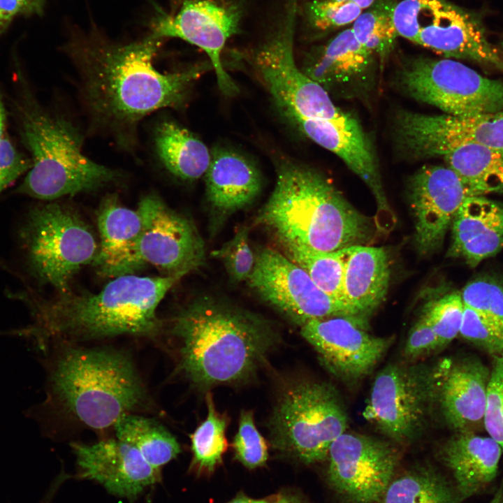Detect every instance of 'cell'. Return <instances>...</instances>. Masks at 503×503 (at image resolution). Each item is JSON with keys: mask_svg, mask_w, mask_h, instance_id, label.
<instances>
[{"mask_svg": "<svg viewBox=\"0 0 503 503\" xmlns=\"http://www.w3.org/2000/svg\"><path fill=\"white\" fill-rule=\"evenodd\" d=\"M161 41L150 34L121 44L93 31L73 34L66 45L94 124L123 147L134 145L142 119L159 109L181 106L193 82L212 67L200 64L173 73L158 71L154 59Z\"/></svg>", "mask_w": 503, "mask_h": 503, "instance_id": "1", "label": "cell"}, {"mask_svg": "<svg viewBox=\"0 0 503 503\" xmlns=\"http://www.w3.org/2000/svg\"><path fill=\"white\" fill-rule=\"evenodd\" d=\"M180 369L200 388L256 374L278 336L263 317L212 297L197 298L173 317Z\"/></svg>", "mask_w": 503, "mask_h": 503, "instance_id": "2", "label": "cell"}, {"mask_svg": "<svg viewBox=\"0 0 503 503\" xmlns=\"http://www.w3.org/2000/svg\"><path fill=\"white\" fill-rule=\"evenodd\" d=\"M257 218L284 251L332 252L365 245L376 226L322 174L291 163L279 167L274 190Z\"/></svg>", "mask_w": 503, "mask_h": 503, "instance_id": "3", "label": "cell"}, {"mask_svg": "<svg viewBox=\"0 0 503 503\" xmlns=\"http://www.w3.org/2000/svg\"><path fill=\"white\" fill-rule=\"evenodd\" d=\"M178 276L113 278L98 293L58 294L34 300V328L57 340H85L121 335L153 337L161 328L157 307Z\"/></svg>", "mask_w": 503, "mask_h": 503, "instance_id": "4", "label": "cell"}, {"mask_svg": "<svg viewBox=\"0 0 503 503\" xmlns=\"http://www.w3.org/2000/svg\"><path fill=\"white\" fill-rule=\"evenodd\" d=\"M48 399L89 428L103 430L139 408L146 393L127 354L111 349L68 347L48 370Z\"/></svg>", "mask_w": 503, "mask_h": 503, "instance_id": "5", "label": "cell"}, {"mask_svg": "<svg viewBox=\"0 0 503 503\" xmlns=\"http://www.w3.org/2000/svg\"><path fill=\"white\" fill-rule=\"evenodd\" d=\"M20 133L30 154L31 168L17 192L43 200L90 192L119 180L116 170L82 153L78 130L65 118L27 99L18 105Z\"/></svg>", "mask_w": 503, "mask_h": 503, "instance_id": "6", "label": "cell"}, {"mask_svg": "<svg viewBox=\"0 0 503 503\" xmlns=\"http://www.w3.org/2000/svg\"><path fill=\"white\" fill-rule=\"evenodd\" d=\"M20 237L29 274L58 294L70 291L74 275L93 263L99 250L94 234L78 214L54 201L30 210Z\"/></svg>", "mask_w": 503, "mask_h": 503, "instance_id": "7", "label": "cell"}, {"mask_svg": "<svg viewBox=\"0 0 503 503\" xmlns=\"http://www.w3.org/2000/svg\"><path fill=\"white\" fill-rule=\"evenodd\" d=\"M347 414L335 388L300 381L283 392L270 420L277 450L311 464L327 458L332 444L346 432Z\"/></svg>", "mask_w": 503, "mask_h": 503, "instance_id": "8", "label": "cell"}, {"mask_svg": "<svg viewBox=\"0 0 503 503\" xmlns=\"http://www.w3.org/2000/svg\"><path fill=\"white\" fill-rule=\"evenodd\" d=\"M393 18L398 36L445 57L503 73V53L489 42L476 13L446 0H402L396 3Z\"/></svg>", "mask_w": 503, "mask_h": 503, "instance_id": "9", "label": "cell"}, {"mask_svg": "<svg viewBox=\"0 0 503 503\" xmlns=\"http://www.w3.org/2000/svg\"><path fill=\"white\" fill-rule=\"evenodd\" d=\"M298 0H288L279 24L257 50L254 66L275 103L292 122L344 114L328 92L299 68L293 52Z\"/></svg>", "mask_w": 503, "mask_h": 503, "instance_id": "10", "label": "cell"}, {"mask_svg": "<svg viewBox=\"0 0 503 503\" xmlns=\"http://www.w3.org/2000/svg\"><path fill=\"white\" fill-rule=\"evenodd\" d=\"M396 80L404 94L445 114L470 116L503 111V82L486 78L453 59H414L400 68Z\"/></svg>", "mask_w": 503, "mask_h": 503, "instance_id": "11", "label": "cell"}, {"mask_svg": "<svg viewBox=\"0 0 503 503\" xmlns=\"http://www.w3.org/2000/svg\"><path fill=\"white\" fill-rule=\"evenodd\" d=\"M435 406L434 365L394 363L376 375L363 415L391 440L408 444L422 434Z\"/></svg>", "mask_w": 503, "mask_h": 503, "instance_id": "12", "label": "cell"}, {"mask_svg": "<svg viewBox=\"0 0 503 503\" xmlns=\"http://www.w3.org/2000/svg\"><path fill=\"white\" fill-rule=\"evenodd\" d=\"M327 481L344 503H380L396 474L395 447L370 436L345 432L330 446Z\"/></svg>", "mask_w": 503, "mask_h": 503, "instance_id": "13", "label": "cell"}, {"mask_svg": "<svg viewBox=\"0 0 503 503\" xmlns=\"http://www.w3.org/2000/svg\"><path fill=\"white\" fill-rule=\"evenodd\" d=\"M247 281L264 301L300 326L313 319H353L344 305L323 292L303 268L272 248L257 252Z\"/></svg>", "mask_w": 503, "mask_h": 503, "instance_id": "14", "label": "cell"}, {"mask_svg": "<svg viewBox=\"0 0 503 503\" xmlns=\"http://www.w3.org/2000/svg\"><path fill=\"white\" fill-rule=\"evenodd\" d=\"M394 133L402 151L418 159L443 156L466 144L503 150V111L470 116L402 111Z\"/></svg>", "mask_w": 503, "mask_h": 503, "instance_id": "15", "label": "cell"}, {"mask_svg": "<svg viewBox=\"0 0 503 503\" xmlns=\"http://www.w3.org/2000/svg\"><path fill=\"white\" fill-rule=\"evenodd\" d=\"M137 210L142 219L139 252L145 265H152L164 276L180 277L202 265L204 244L190 219L155 194L143 197Z\"/></svg>", "mask_w": 503, "mask_h": 503, "instance_id": "16", "label": "cell"}, {"mask_svg": "<svg viewBox=\"0 0 503 503\" xmlns=\"http://www.w3.org/2000/svg\"><path fill=\"white\" fill-rule=\"evenodd\" d=\"M240 10L220 0H185L179 10L161 17L150 34L158 39L175 38L205 52L214 70L221 92L233 96L238 88L222 64L221 55L227 41L237 33Z\"/></svg>", "mask_w": 503, "mask_h": 503, "instance_id": "17", "label": "cell"}, {"mask_svg": "<svg viewBox=\"0 0 503 503\" xmlns=\"http://www.w3.org/2000/svg\"><path fill=\"white\" fill-rule=\"evenodd\" d=\"M366 324L349 317L335 316L308 321L300 330L326 368L340 379L351 383L371 373L393 342L391 337L369 333Z\"/></svg>", "mask_w": 503, "mask_h": 503, "instance_id": "18", "label": "cell"}, {"mask_svg": "<svg viewBox=\"0 0 503 503\" xmlns=\"http://www.w3.org/2000/svg\"><path fill=\"white\" fill-rule=\"evenodd\" d=\"M417 252L429 256L443 245L453 219L468 193L455 173L443 166H424L407 183Z\"/></svg>", "mask_w": 503, "mask_h": 503, "instance_id": "19", "label": "cell"}, {"mask_svg": "<svg viewBox=\"0 0 503 503\" xmlns=\"http://www.w3.org/2000/svg\"><path fill=\"white\" fill-rule=\"evenodd\" d=\"M309 139L339 156L372 191L377 205L376 227L390 231L395 222L383 187L372 145L357 119L345 112L337 118L293 122Z\"/></svg>", "mask_w": 503, "mask_h": 503, "instance_id": "20", "label": "cell"}, {"mask_svg": "<svg viewBox=\"0 0 503 503\" xmlns=\"http://www.w3.org/2000/svg\"><path fill=\"white\" fill-rule=\"evenodd\" d=\"M71 446L80 469L78 476L96 481L116 496L133 501L147 487L161 481L160 469L152 467L135 447L117 438Z\"/></svg>", "mask_w": 503, "mask_h": 503, "instance_id": "21", "label": "cell"}, {"mask_svg": "<svg viewBox=\"0 0 503 503\" xmlns=\"http://www.w3.org/2000/svg\"><path fill=\"white\" fill-rule=\"evenodd\" d=\"M437 407L455 432L483 425L490 370L477 358H447L434 365Z\"/></svg>", "mask_w": 503, "mask_h": 503, "instance_id": "22", "label": "cell"}, {"mask_svg": "<svg viewBox=\"0 0 503 503\" xmlns=\"http://www.w3.org/2000/svg\"><path fill=\"white\" fill-rule=\"evenodd\" d=\"M97 225L101 241L93 265L99 274L113 279L133 275L145 265L139 252L142 219L137 209L108 196L97 211Z\"/></svg>", "mask_w": 503, "mask_h": 503, "instance_id": "23", "label": "cell"}, {"mask_svg": "<svg viewBox=\"0 0 503 503\" xmlns=\"http://www.w3.org/2000/svg\"><path fill=\"white\" fill-rule=\"evenodd\" d=\"M451 227L447 256L475 267L503 249V204L483 196H467Z\"/></svg>", "mask_w": 503, "mask_h": 503, "instance_id": "24", "label": "cell"}, {"mask_svg": "<svg viewBox=\"0 0 503 503\" xmlns=\"http://www.w3.org/2000/svg\"><path fill=\"white\" fill-rule=\"evenodd\" d=\"M373 56L348 29L319 48L307 61L303 72L326 91L330 89L348 95L369 83Z\"/></svg>", "mask_w": 503, "mask_h": 503, "instance_id": "25", "label": "cell"}, {"mask_svg": "<svg viewBox=\"0 0 503 503\" xmlns=\"http://www.w3.org/2000/svg\"><path fill=\"white\" fill-rule=\"evenodd\" d=\"M490 437L474 431L455 432L439 451V457L453 479L462 501L483 490L496 477L502 455Z\"/></svg>", "mask_w": 503, "mask_h": 503, "instance_id": "26", "label": "cell"}, {"mask_svg": "<svg viewBox=\"0 0 503 503\" xmlns=\"http://www.w3.org/2000/svg\"><path fill=\"white\" fill-rule=\"evenodd\" d=\"M205 177L207 199L217 219L250 205L261 189L256 166L242 155L224 148L211 153Z\"/></svg>", "mask_w": 503, "mask_h": 503, "instance_id": "27", "label": "cell"}, {"mask_svg": "<svg viewBox=\"0 0 503 503\" xmlns=\"http://www.w3.org/2000/svg\"><path fill=\"white\" fill-rule=\"evenodd\" d=\"M344 251V299L353 317L367 323L388 292V257L382 247L356 245Z\"/></svg>", "mask_w": 503, "mask_h": 503, "instance_id": "28", "label": "cell"}, {"mask_svg": "<svg viewBox=\"0 0 503 503\" xmlns=\"http://www.w3.org/2000/svg\"><path fill=\"white\" fill-rule=\"evenodd\" d=\"M153 140L159 160L170 173L187 181L205 175L211 153L190 131L172 120H161L154 129Z\"/></svg>", "mask_w": 503, "mask_h": 503, "instance_id": "29", "label": "cell"}, {"mask_svg": "<svg viewBox=\"0 0 503 503\" xmlns=\"http://www.w3.org/2000/svg\"><path fill=\"white\" fill-rule=\"evenodd\" d=\"M442 157L458 176L469 196L503 193V150L466 144Z\"/></svg>", "mask_w": 503, "mask_h": 503, "instance_id": "30", "label": "cell"}, {"mask_svg": "<svg viewBox=\"0 0 503 503\" xmlns=\"http://www.w3.org/2000/svg\"><path fill=\"white\" fill-rule=\"evenodd\" d=\"M454 485L429 464L395 475L380 503H460Z\"/></svg>", "mask_w": 503, "mask_h": 503, "instance_id": "31", "label": "cell"}, {"mask_svg": "<svg viewBox=\"0 0 503 503\" xmlns=\"http://www.w3.org/2000/svg\"><path fill=\"white\" fill-rule=\"evenodd\" d=\"M117 438L135 447L154 468L175 458L180 446L175 437L156 421L129 414L114 425Z\"/></svg>", "mask_w": 503, "mask_h": 503, "instance_id": "32", "label": "cell"}, {"mask_svg": "<svg viewBox=\"0 0 503 503\" xmlns=\"http://www.w3.org/2000/svg\"><path fill=\"white\" fill-rule=\"evenodd\" d=\"M344 249L332 252H314L301 249L284 252L285 256L303 268L323 292L344 305L355 319L344 299Z\"/></svg>", "mask_w": 503, "mask_h": 503, "instance_id": "33", "label": "cell"}, {"mask_svg": "<svg viewBox=\"0 0 503 503\" xmlns=\"http://www.w3.org/2000/svg\"><path fill=\"white\" fill-rule=\"evenodd\" d=\"M207 416L191 436L193 459L191 469L198 474L212 473L222 462L227 449L226 419L214 407L210 394L207 396Z\"/></svg>", "mask_w": 503, "mask_h": 503, "instance_id": "34", "label": "cell"}, {"mask_svg": "<svg viewBox=\"0 0 503 503\" xmlns=\"http://www.w3.org/2000/svg\"><path fill=\"white\" fill-rule=\"evenodd\" d=\"M393 0H376L353 22L351 30L356 40L373 54L385 58L398 34L393 23Z\"/></svg>", "mask_w": 503, "mask_h": 503, "instance_id": "35", "label": "cell"}, {"mask_svg": "<svg viewBox=\"0 0 503 503\" xmlns=\"http://www.w3.org/2000/svg\"><path fill=\"white\" fill-rule=\"evenodd\" d=\"M463 312L461 293L451 292L432 298L424 305L421 315L432 328L442 349L459 335Z\"/></svg>", "mask_w": 503, "mask_h": 503, "instance_id": "36", "label": "cell"}, {"mask_svg": "<svg viewBox=\"0 0 503 503\" xmlns=\"http://www.w3.org/2000/svg\"><path fill=\"white\" fill-rule=\"evenodd\" d=\"M465 306L503 328V278L483 275L466 284L461 293Z\"/></svg>", "mask_w": 503, "mask_h": 503, "instance_id": "37", "label": "cell"}, {"mask_svg": "<svg viewBox=\"0 0 503 503\" xmlns=\"http://www.w3.org/2000/svg\"><path fill=\"white\" fill-rule=\"evenodd\" d=\"M212 255L222 261L233 282L247 280L256 260L249 245L247 227H241L231 240L214 250Z\"/></svg>", "mask_w": 503, "mask_h": 503, "instance_id": "38", "label": "cell"}, {"mask_svg": "<svg viewBox=\"0 0 503 503\" xmlns=\"http://www.w3.org/2000/svg\"><path fill=\"white\" fill-rule=\"evenodd\" d=\"M363 9L349 1L313 0L305 13L308 24L317 31H328L353 22Z\"/></svg>", "mask_w": 503, "mask_h": 503, "instance_id": "39", "label": "cell"}, {"mask_svg": "<svg viewBox=\"0 0 503 503\" xmlns=\"http://www.w3.org/2000/svg\"><path fill=\"white\" fill-rule=\"evenodd\" d=\"M233 448L235 458L249 469L261 467L268 460L266 442L256 429L253 414L250 411L241 412Z\"/></svg>", "mask_w": 503, "mask_h": 503, "instance_id": "40", "label": "cell"}, {"mask_svg": "<svg viewBox=\"0 0 503 503\" xmlns=\"http://www.w3.org/2000/svg\"><path fill=\"white\" fill-rule=\"evenodd\" d=\"M459 335L493 357L503 355V328L465 305Z\"/></svg>", "mask_w": 503, "mask_h": 503, "instance_id": "41", "label": "cell"}, {"mask_svg": "<svg viewBox=\"0 0 503 503\" xmlns=\"http://www.w3.org/2000/svg\"><path fill=\"white\" fill-rule=\"evenodd\" d=\"M487 390L483 426L503 453V355L494 356Z\"/></svg>", "mask_w": 503, "mask_h": 503, "instance_id": "42", "label": "cell"}, {"mask_svg": "<svg viewBox=\"0 0 503 503\" xmlns=\"http://www.w3.org/2000/svg\"><path fill=\"white\" fill-rule=\"evenodd\" d=\"M29 158L6 136L0 140V194L31 168Z\"/></svg>", "mask_w": 503, "mask_h": 503, "instance_id": "43", "label": "cell"}, {"mask_svg": "<svg viewBox=\"0 0 503 503\" xmlns=\"http://www.w3.org/2000/svg\"><path fill=\"white\" fill-rule=\"evenodd\" d=\"M439 340L427 321L421 315L411 328L404 349L405 356L418 359L441 350Z\"/></svg>", "mask_w": 503, "mask_h": 503, "instance_id": "44", "label": "cell"}, {"mask_svg": "<svg viewBox=\"0 0 503 503\" xmlns=\"http://www.w3.org/2000/svg\"><path fill=\"white\" fill-rule=\"evenodd\" d=\"M45 0H0V36L18 16L41 15Z\"/></svg>", "mask_w": 503, "mask_h": 503, "instance_id": "45", "label": "cell"}, {"mask_svg": "<svg viewBox=\"0 0 503 503\" xmlns=\"http://www.w3.org/2000/svg\"><path fill=\"white\" fill-rule=\"evenodd\" d=\"M268 503H306L296 494L282 492L268 497Z\"/></svg>", "mask_w": 503, "mask_h": 503, "instance_id": "46", "label": "cell"}, {"mask_svg": "<svg viewBox=\"0 0 503 503\" xmlns=\"http://www.w3.org/2000/svg\"><path fill=\"white\" fill-rule=\"evenodd\" d=\"M227 503H268V499L256 500L250 498L242 493L238 494L235 498Z\"/></svg>", "mask_w": 503, "mask_h": 503, "instance_id": "47", "label": "cell"}, {"mask_svg": "<svg viewBox=\"0 0 503 503\" xmlns=\"http://www.w3.org/2000/svg\"><path fill=\"white\" fill-rule=\"evenodd\" d=\"M6 110L1 95L0 94V140L6 136Z\"/></svg>", "mask_w": 503, "mask_h": 503, "instance_id": "48", "label": "cell"}, {"mask_svg": "<svg viewBox=\"0 0 503 503\" xmlns=\"http://www.w3.org/2000/svg\"><path fill=\"white\" fill-rule=\"evenodd\" d=\"M334 1H349L359 6L363 10L367 9L372 6L376 0H334Z\"/></svg>", "mask_w": 503, "mask_h": 503, "instance_id": "49", "label": "cell"}, {"mask_svg": "<svg viewBox=\"0 0 503 503\" xmlns=\"http://www.w3.org/2000/svg\"><path fill=\"white\" fill-rule=\"evenodd\" d=\"M41 503H50V502L48 500H42Z\"/></svg>", "mask_w": 503, "mask_h": 503, "instance_id": "50", "label": "cell"}, {"mask_svg": "<svg viewBox=\"0 0 503 503\" xmlns=\"http://www.w3.org/2000/svg\"><path fill=\"white\" fill-rule=\"evenodd\" d=\"M501 45H502V48H503V41L502 42Z\"/></svg>", "mask_w": 503, "mask_h": 503, "instance_id": "51", "label": "cell"}]
</instances>
